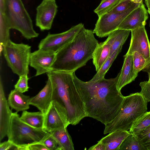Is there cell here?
Here are the masks:
<instances>
[{
    "instance_id": "1",
    "label": "cell",
    "mask_w": 150,
    "mask_h": 150,
    "mask_svg": "<svg viewBox=\"0 0 150 150\" xmlns=\"http://www.w3.org/2000/svg\"><path fill=\"white\" fill-rule=\"evenodd\" d=\"M120 72L115 78L84 81L73 73L74 81L83 102L87 117L105 125L119 113L124 96L117 84Z\"/></svg>"
},
{
    "instance_id": "2",
    "label": "cell",
    "mask_w": 150,
    "mask_h": 150,
    "mask_svg": "<svg viewBox=\"0 0 150 150\" xmlns=\"http://www.w3.org/2000/svg\"><path fill=\"white\" fill-rule=\"evenodd\" d=\"M93 30L84 27L74 39L56 52L52 70L75 72L92 59L98 45Z\"/></svg>"
},
{
    "instance_id": "3",
    "label": "cell",
    "mask_w": 150,
    "mask_h": 150,
    "mask_svg": "<svg viewBox=\"0 0 150 150\" xmlns=\"http://www.w3.org/2000/svg\"><path fill=\"white\" fill-rule=\"evenodd\" d=\"M47 73L51 84L53 100L57 101L66 110L69 125H77L87 116L73 73L52 70Z\"/></svg>"
},
{
    "instance_id": "4",
    "label": "cell",
    "mask_w": 150,
    "mask_h": 150,
    "mask_svg": "<svg viewBox=\"0 0 150 150\" xmlns=\"http://www.w3.org/2000/svg\"><path fill=\"white\" fill-rule=\"evenodd\" d=\"M147 103L140 92L124 96L119 114L105 125L104 134L118 130H129L133 122L147 112Z\"/></svg>"
},
{
    "instance_id": "5",
    "label": "cell",
    "mask_w": 150,
    "mask_h": 150,
    "mask_svg": "<svg viewBox=\"0 0 150 150\" xmlns=\"http://www.w3.org/2000/svg\"><path fill=\"white\" fill-rule=\"evenodd\" d=\"M0 11L3 13L10 29L18 30L28 40L38 36L22 0H0Z\"/></svg>"
},
{
    "instance_id": "6",
    "label": "cell",
    "mask_w": 150,
    "mask_h": 150,
    "mask_svg": "<svg viewBox=\"0 0 150 150\" xmlns=\"http://www.w3.org/2000/svg\"><path fill=\"white\" fill-rule=\"evenodd\" d=\"M18 112H13L7 136L8 140L20 146L26 147L41 142L49 134L42 129L35 128L22 121Z\"/></svg>"
},
{
    "instance_id": "7",
    "label": "cell",
    "mask_w": 150,
    "mask_h": 150,
    "mask_svg": "<svg viewBox=\"0 0 150 150\" xmlns=\"http://www.w3.org/2000/svg\"><path fill=\"white\" fill-rule=\"evenodd\" d=\"M31 47L27 44L15 43L10 39L3 47V54L8 66L19 76L29 73Z\"/></svg>"
},
{
    "instance_id": "8",
    "label": "cell",
    "mask_w": 150,
    "mask_h": 150,
    "mask_svg": "<svg viewBox=\"0 0 150 150\" xmlns=\"http://www.w3.org/2000/svg\"><path fill=\"white\" fill-rule=\"evenodd\" d=\"M140 4H134L123 12H109L98 17L93 30L94 33L99 38L108 36L110 33L118 29L120 25L125 18Z\"/></svg>"
},
{
    "instance_id": "9",
    "label": "cell",
    "mask_w": 150,
    "mask_h": 150,
    "mask_svg": "<svg viewBox=\"0 0 150 150\" xmlns=\"http://www.w3.org/2000/svg\"><path fill=\"white\" fill-rule=\"evenodd\" d=\"M84 27V24L81 23L62 33H49L40 41L38 46V49L56 52L71 41Z\"/></svg>"
},
{
    "instance_id": "10",
    "label": "cell",
    "mask_w": 150,
    "mask_h": 150,
    "mask_svg": "<svg viewBox=\"0 0 150 150\" xmlns=\"http://www.w3.org/2000/svg\"><path fill=\"white\" fill-rule=\"evenodd\" d=\"M69 125L66 110L57 101L53 100L44 115L43 129L50 133Z\"/></svg>"
},
{
    "instance_id": "11",
    "label": "cell",
    "mask_w": 150,
    "mask_h": 150,
    "mask_svg": "<svg viewBox=\"0 0 150 150\" xmlns=\"http://www.w3.org/2000/svg\"><path fill=\"white\" fill-rule=\"evenodd\" d=\"M57 8L55 0H43L37 6L35 24L41 31L51 28Z\"/></svg>"
},
{
    "instance_id": "12",
    "label": "cell",
    "mask_w": 150,
    "mask_h": 150,
    "mask_svg": "<svg viewBox=\"0 0 150 150\" xmlns=\"http://www.w3.org/2000/svg\"><path fill=\"white\" fill-rule=\"evenodd\" d=\"M56 54V52L53 51L39 49L31 53L29 65L36 70L35 76L52 70Z\"/></svg>"
},
{
    "instance_id": "13",
    "label": "cell",
    "mask_w": 150,
    "mask_h": 150,
    "mask_svg": "<svg viewBox=\"0 0 150 150\" xmlns=\"http://www.w3.org/2000/svg\"><path fill=\"white\" fill-rule=\"evenodd\" d=\"M131 38L129 47L126 54H132L137 52L146 59H150V42L145 26L131 31Z\"/></svg>"
},
{
    "instance_id": "14",
    "label": "cell",
    "mask_w": 150,
    "mask_h": 150,
    "mask_svg": "<svg viewBox=\"0 0 150 150\" xmlns=\"http://www.w3.org/2000/svg\"><path fill=\"white\" fill-rule=\"evenodd\" d=\"M148 11L143 2L123 20L118 29L130 31L145 26L148 18Z\"/></svg>"
},
{
    "instance_id": "15",
    "label": "cell",
    "mask_w": 150,
    "mask_h": 150,
    "mask_svg": "<svg viewBox=\"0 0 150 150\" xmlns=\"http://www.w3.org/2000/svg\"><path fill=\"white\" fill-rule=\"evenodd\" d=\"M5 96L2 82H0V141L7 136L12 114Z\"/></svg>"
},
{
    "instance_id": "16",
    "label": "cell",
    "mask_w": 150,
    "mask_h": 150,
    "mask_svg": "<svg viewBox=\"0 0 150 150\" xmlns=\"http://www.w3.org/2000/svg\"><path fill=\"white\" fill-rule=\"evenodd\" d=\"M53 100L51 84L48 78L42 89L35 96L30 98L29 103L37 107L45 115Z\"/></svg>"
},
{
    "instance_id": "17",
    "label": "cell",
    "mask_w": 150,
    "mask_h": 150,
    "mask_svg": "<svg viewBox=\"0 0 150 150\" xmlns=\"http://www.w3.org/2000/svg\"><path fill=\"white\" fill-rule=\"evenodd\" d=\"M119 76L117 86L121 91L124 86L134 81L137 76L133 72V59L132 54H125Z\"/></svg>"
},
{
    "instance_id": "18",
    "label": "cell",
    "mask_w": 150,
    "mask_h": 150,
    "mask_svg": "<svg viewBox=\"0 0 150 150\" xmlns=\"http://www.w3.org/2000/svg\"><path fill=\"white\" fill-rule=\"evenodd\" d=\"M131 133L129 131L118 130L109 133L100 141L105 147V150H119L122 143Z\"/></svg>"
},
{
    "instance_id": "19",
    "label": "cell",
    "mask_w": 150,
    "mask_h": 150,
    "mask_svg": "<svg viewBox=\"0 0 150 150\" xmlns=\"http://www.w3.org/2000/svg\"><path fill=\"white\" fill-rule=\"evenodd\" d=\"M30 97L14 89L8 95V101L10 107L18 112L29 108Z\"/></svg>"
},
{
    "instance_id": "20",
    "label": "cell",
    "mask_w": 150,
    "mask_h": 150,
    "mask_svg": "<svg viewBox=\"0 0 150 150\" xmlns=\"http://www.w3.org/2000/svg\"><path fill=\"white\" fill-rule=\"evenodd\" d=\"M130 31V30L118 29L108 36L105 41L110 46L109 57L118 48L122 46L127 40Z\"/></svg>"
},
{
    "instance_id": "21",
    "label": "cell",
    "mask_w": 150,
    "mask_h": 150,
    "mask_svg": "<svg viewBox=\"0 0 150 150\" xmlns=\"http://www.w3.org/2000/svg\"><path fill=\"white\" fill-rule=\"evenodd\" d=\"M110 51V46L105 41L99 43L93 52L92 58L97 72L109 57Z\"/></svg>"
},
{
    "instance_id": "22",
    "label": "cell",
    "mask_w": 150,
    "mask_h": 150,
    "mask_svg": "<svg viewBox=\"0 0 150 150\" xmlns=\"http://www.w3.org/2000/svg\"><path fill=\"white\" fill-rule=\"evenodd\" d=\"M67 128L59 129L50 133L57 141L62 150H74L72 139Z\"/></svg>"
},
{
    "instance_id": "23",
    "label": "cell",
    "mask_w": 150,
    "mask_h": 150,
    "mask_svg": "<svg viewBox=\"0 0 150 150\" xmlns=\"http://www.w3.org/2000/svg\"><path fill=\"white\" fill-rule=\"evenodd\" d=\"M20 118L23 122L33 127L43 129L44 115L40 111L29 112L24 110Z\"/></svg>"
},
{
    "instance_id": "24",
    "label": "cell",
    "mask_w": 150,
    "mask_h": 150,
    "mask_svg": "<svg viewBox=\"0 0 150 150\" xmlns=\"http://www.w3.org/2000/svg\"><path fill=\"white\" fill-rule=\"evenodd\" d=\"M133 59V72L138 76L141 71H145L150 69V59L145 58L142 54L137 52L132 54Z\"/></svg>"
},
{
    "instance_id": "25",
    "label": "cell",
    "mask_w": 150,
    "mask_h": 150,
    "mask_svg": "<svg viewBox=\"0 0 150 150\" xmlns=\"http://www.w3.org/2000/svg\"><path fill=\"white\" fill-rule=\"evenodd\" d=\"M150 125V111L146 112L136 120L129 131L136 135Z\"/></svg>"
},
{
    "instance_id": "26",
    "label": "cell",
    "mask_w": 150,
    "mask_h": 150,
    "mask_svg": "<svg viewBox=\"0 0 150 150\" xmlns=\"http://www.w3.org/2000/svg\"><path fill=\"white\" fill-rule=\"evenodd\" d=\"M122 46L118 48L103 65L100 69L97 72L93 78L90 80L94 81L104 78L105 74L112 65L117 57L121 52Z\"/></svg>"
},
{
    "instance_id": "27",
    "label": "cell",
    "mask_w": 150,
    "mask_h": 150,
    "mask_svg": "<svg viewBox=\"0 0 150 150\" xmlns=\"http://www.w3.org/2000/svg\"><path fill=\"white\" fill-rule=\"evenodd\" d=\"M146 150L137 137L130 134L122 143L119 150Z\"/></svg>"
},
{
    "instance_id": "28",
    "label": "cell",
    "mask_w": 150,
    "mask_h": 150,
    "mask_svg": "<svg viewBox=\"0 0 150 150\" xmlns=\"http://www.w3.org/2000/svg\"><path fill=\"white\" fill-rule=\"evenodd\" d=\"M121 0H102L94 12L99 17L110 12Z\"/></svg>"
},
{
    "instance_id": "29",
    "label": "cell",
    "mask_w": 150,
    "mask_h": 150,
    "mask_svg": "<svg viewBox=\"0 0 150 150\" xmlns=\"http://www.w3.org/2000/svg\"><path fill=\"white\" fill-rule=\"evenodd\" d=\"M10 30L3 13L0 11V42L2 47L10 39Z\"/></svg>"
},
{
    "instance_id": "30",
    "label": "cell",
    "mask_w": 150,
    "mask_h": 150,
    "mask_svg": "<svg viewBox=\"0 0 150 150\" xmlns=\"http://www.w3.org/2000/svg\"><path fill=\"white\" fill-rule=\"evenodd\" d=\"M142 2L143 0H121L109 12L113 13L123 12L129 9L134 4L141 3Z\"/></svg>"
},
{
    "instance_id": "31",
    "label": "cell",
    "mask_w": 150,
    "mask_h": 150,
    "mask_svg": "<svg viewBox=\"0 0 150 150\" xmlns=\"http://www.w3.org/2000/svg\"><path fill=\"white\" fill-rule=\"evenodd\" d=\"M135 136L146 150H150V125Z\"/></svg>"
},
{
    "instance_id": "32",
    "label": "cell",
    "mask_w": 150,
    "mask_h": 150,
    "mask_svg": "<svg viewBox=\"0 0 150 150\" xmlns=\"http://www.w3.org/2000/svg\"><path fill=\"white\" fill-rule=\"evenodd\" d=\"M29 79L28 75L19 76V79L14 85L15 89L22 93L28 91L29 88L28 85Z\"/></svg>"
},
{
    "instance_id": "33",
    "label": "cell",
    "mask_w": 150,
    "mask_h": 150,
    "mask_svg": "<svg viewBox=\"0 0 150 150\" xmlns=\"http://www.w3.org/2000/svg\"><path fill=\"white\" fill-rule=\"evenodd\" d=\"M41 142L43 143L48 150H62L57 141L50 133Z\"/></svg>"
},
{
    "instance_id": "34",
    "label": "cell",
    "mask_w": 150,
    "mask_h": 150,
    "mask_svg": "<svg viewBox=\"0 0 150 150\" xmlns=\"http://www.w3.org/2000/svg\"><path fill=\"white\" fill-rule=\"evenodd\" d=\"M139 86L141 89L140 93L147 102H150V82L148 81H142Z\"/></svg>"
},
{
    "instance_id": "35",
    "label": "cell",
    "mask_w": 150,
    "mask_h": 150,
    "mask_svg": "<svg viewBox=\"0 0 150 150\" xmlns=\"http://www.w3.org/2000/svg\"><path fill=\"white\" fill-rule=\"evenodd\" d=\"M27 150V148L18 146L8 140L2 143L1 142L0 150Z\"/></svg>"
},
{
    "instance_id": "36",
    "label": "cell",
    "mask_w": 150,
    "mask_h": 150,
    "mask_svg": "<svg viewBox=\"0 0 150 150\" xmlns=\"http://www.w3.org/2000/svg\"><path fill=\"white\" fill-rule=\"evenodd\" d=\"M48 150L45 145L42 142H37L31 144L27 146V150Z\"/></svg>"
},
{
    "instance_id": "37",
    "label": "cell",
    "mask_w": 150,
    "mask_h": 150,
    "mask_svg": "<svg viewBox=\"0 0 150 150\" xmlns=\"http://www.w3.org/2000/svg\"><path fill=\"white\" fill-rule=\"evenodd\" d=\"M89 150H105L104 145L101 142L99 141L98 143L89 148Z\"/></svg>"
},
{
    "instance_id": "38",
    "label": "cell",
    "mask_w": 150,
    "mask_h": 150,
    "mask_svg": "<svg viewBox=\"0 0 150 150\" xmlns=\"http://www.w3.org/2000/svg\"><path fill=\"white\" fill-rule=\"evenodd\" d=\"M145 3L148 8H150V0H145Z\"/></svg>"
},
{
    "instance_id": "39",
    "label": "cell",
    "mask_w": 150,
    "mask_h": 150,
    "mask_svg": "<svg viewBox=\"0 0 150 150\" xmlns=\"http://www.w3.org/2000/svg\"><path fill=\"white\" fill-rule=\"evenodd\" d=\"M145 71L147 72L148 73L149 78V80L148 81L150 82V69L146 71Z\"/></svg>"
},
{
    "instance_id": "40",
    "label": "cell",
    "mask_w": 150,
    "mask_h": 150,
    "mask_svg": "<svg viewBox=\"0 0 150 150\" xmlns=\"http://www.w3.org/2000/svg\"><path fill=\"white\" fill-rule=\"evenodd\" d=\"M148 13H149V14L150 15V8H148Z\"/></svg>"
},
{
    "instance_id": "41",
    "label": "cell",
    "mask_w": 150,
    "mask_h": 150,
    "mask_svg": "<svg viewBox=\"0 0 150 150\" xmlns=\"http://www.w3.org/2000/svg\"></svg>"
}]
</instances>
